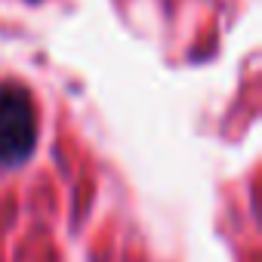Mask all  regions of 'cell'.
<instances>
[{
    "mask_svg": "<svg viewBox=\"0 0 262 262\" xmlns=\"http://www.w3.org/2000/svg\"><path fill=\"white\" fill-rule=\"evenodd\" d=\"M37 145V111L22 83H0V167H19Z\"/></svg>",
    "mask_w": 262,
    "mask_h": 262,
    "instance_id": "6da1fadb",
    "label": "cell"
}]
</instances>
